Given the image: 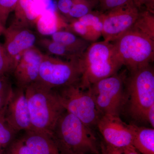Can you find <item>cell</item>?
<instances>
[{
	"mask_svg": "<svg viewBox=\"0 0 154 154\" xmlns=\"http://www.w3.org/2000/svg\"><path fill=\"white\" fill-rule=\"evenodd\" d=\"M25 91L30 113V129L53 133L58 120L66 110L55 90L36 82Z\"/></svg>",
	"mask_w": 154,
	"mask_h": 154,
	"instance_id": "2",
	"label": "cell"
},
{
	"mask_svg": "<svg viewBox=\"0 0 154 154\" xmlns=\"http://www.w3.org/2000/svg\"><path fill=\"white\" fill-rule=\"evenodd\" d=\"M103 13L92 12L78 19L84 24L90 26L102 36L103 29Z\"/></svg>",
	"mask_w": 154,
	"mask_h": 154,
	"instance_id": "24",
	"label": "cell"
},
{
	"mask_svg": "<svg viewBox=\"0 0 154 154\" xmlns=\"http://www.w3.org/2000/svg\"></svg>",
	"mask_w": 154,
	"mask_h": 154,
	"instance_id": "34",
	"label": "cell"
},
{
	"mask_svg": "<svg viewBox=\"0 0 154 154\" xmlns=\"http://www.w3.org/2000/svg\"><path fill=\"white\" fill-rule=\"evenodd\" d=\"M99 1L98 0H75L67 19H78L93 11Z\"/></svg>",
	"mask_w": 154,
	"mask_h": 154,
	"instance_id": "22",
	"label": "cell"
},
{
	"mask_svg": "<svg viewBox=\"0 0 154 154\" xmlns=\"http://www.w3.org/2000/svg\"><path fill=\"white\" fill-rule=\"evenodd\" d=\"M145 122L150 125L152 128H154V104L149 108L146 112Z\"/></svg>",
	"mask_w": 154,
	"mask_h": 154,
	"instance_id": "30",
	"label": "cell"
},
{
	"mask_svg": "<svg viewBox=\"0 0 154 154\" xmlns=\"http://www.w3.org/2000/svg\"><path fill=\"white\" fill-rule=\"evenodd\" d=\"M3 35L5 36L3 46L15 67L18 61L17 57L25 51L35 46L38 40L32 29L13 22L6 28Z\"/></svg>",
	"mask_w": 154,
	"mask_h": 154,
	"instance_id": "11",
	"label": "cell"
},
{
	"mask_svg": "<svg viewBox=\"0 0 154 154\" xmlns=\"http://www.w3.org/2000/svg\"><path fill=\"white\" fill-rule=\"evenodd\" d=\"M19 0H0V21L6 27L7 20L11 12L16 8Z\"/></svg>",
	"mask_w": 154,
	"mask_h": 154,
	"instance_id": "26",
	"label": "cell"
},
{
	"mask_svg": "<svg viewBox=\"0 0 154 154\" xmlns=\"http://www.w3.org/2000/svg\"><path fill=\"white\" fill-rule=\"evenodd\" d=\"M93 130L65 110L53 134L66 154H99V143Z\"/></svg>",
	"mask_w": 154,
	"mask_h": 154,
	"instance_id": "3",
	"label": "cell"
},
{
	"mask_svg": "<svg viewBox=\"0 0 154 154\" xmlns=\"http://www.w3.org/2000/svg\"><path fill=\"white\" fill-rule=\"evenodd\" d=\"M80 86L88 88L99 80L115 74L123 66L113 43L105 41L90 45L79 59Z\"/></svg>",
	"mask_w": 154,
	"mask_h": 154,
	"instance_id": "1",
	"label": "cell"
},
{
	"mask_svg": "<svg viewBox=\"0 0 154 154\" xmlns=\"http://www.w3.org/2000/svg\"><path fill=\"white\" fill-rule=\"evenodd\" d=\"M32 1L34 2H35V1H37V0H32Z\"/></svg>",
	"mask_w": 154,
	"mask_h": 154,
	"instance_id": "33",
	"label": "cell"
},
{
	"mask_svg": "<svg viewBox=\"0 0 154 154\" xmlns=\"http://www.w3.org/2000/svg\"><path fill=\"white\" fill-rule=\"evenodd\" d=\"M134 1L139 7L143 4L145 5L148 11L152 13L154 0H134Z\"/></svg>",
	"mask_w": 154,
	"mask_h": 154,
	"instance_id": "31",
	"label": "cell"
},
{
	"mask_svg": "<svg viewBox=\"0 0 154 154\" xmlns=\"http://www.w3.org/2000/svg\"><path fill=\"white\" fill-rule=\"evenodd\" d=\"M51 37L54 41L63 45L80 56L82 55L91 43L66 29L59 30Z\"/></svg>",
	"mask_w": 154,
	"mask_h": 154,
	"instance_id": "18",
	"label": "cell"
},
{
	"mask_svg": "<svg viewBox=\"0 0 154 154\" xmlns=\"http://www.w3.org/2000/svg\"><path fill=\"white\" fill-rule=\"evenodd\" d=\"M36 44L44 50L48 55L55 56L67 60L78 59L82 56L51 38L45 37L38 38Z\"/></svg>",
	"mask_w": 154,
	"mask_h": 154,
	"instance_id": "19",
	"label": "cell"
},
{
	"mask_svg": "<svg viewBox=\"0 0 154 154\" xmlns=\"http://www.w3.org/2000/svg\"><path fill=\"white\" fill-rule=\"evenodd\" d=\"M130 0H99L103 13L124 5Z\"/></svg>",
	"mask_w": 154,
	"mask_h": 154,
	"instance_id": "28",
	"label": "cell"
},
{
	"mask_svg": "<svg viewBox=\"0 0 154 154\" xmlns=\"http://www.w3.org/2000/svg\"><path fill=\"white\" fill-rule=\"evenodd\" d=\"M112 43L129 72L150 64L154 60V40L136 30L130 29Z\"/></svg>",
	"mask_w": 154,
	"mask_h": 154,
	"instance_id": "5",
	"label": "cell"
},
{
	"mask_svg": "<svg viewBox=\"0 0 154 154\" xmlns=\"http://www.w3.org/2000/svg\"><path fill=\"white\" fill-rule=\"evenodd\" d=\"M96 127L104 141L102 146L103 154L132 146L133 131L131 124H126L119 116H102Z\"/></svg>",
	"mask_w": 154,
	"mask_h": 154,
	"instance_id": "9",
	"label": "cell"
},
{
	"mask_svg": "<svg viewBox=\"0 0 154 154\" xmlns=\"http://www.w3.org/2000/svg\"><path fill=\"white\" fill-rule=\"evenodd\" d=\"M65 29L91 43L96 42L102 36L91 27L84 24L78 19L69 21Z\"/></svg>",
	"mask_w": 154,
	"mask_h": 154,
	"instance_id": "20",
	"label": "cell"
},
{
	"mask_svg": "<svg viewBox=\"0 0 154 154\" xmlns=\"http://www.w3.org/2000/svg\"><path fill=\"white\" fill-rule=\"evenodd\" d=\"M44 54L36 46L21 55L13 74L17 88L25 90L38 79L40 64Z\"/></svg>",
	"mask_w": 154,
	"mask_h": 154,
	"instance_id": "12",
	"label": "cell"
},
{
	"mask_svg": "<svg viewBox=\"0 0 154 154\" xmlns=\"http://www.w3.org/2000/svg\"><path fill=\"white\" fill-rule=\"evenodd\" d=\"M17 133L6 122L4 116H0V149L7 148L15 140Z\"/></svg>",
	"mask_w": 154,
	"mask_h": 154,
	"instance_id": "23",
	"label": "cell"
},
{
	"mask_svg": "<svg viewBox=\"0 0 154 154\" xmlns=\"http://www.w3.org/2000/svg\"><path fill=\"white\" fill-rule=\"evenodd\" d=\"M64 109L93 129L102 115L96 107L90 88H83L79 82L54 89Z\"/></svg>",
	"mask_w": 154,
	"mask_h": 154,
	"instance_id": "7",
	"label": "cell"
},
{
	"mask_svg": "<svg viewBox=\"0 0 154 154\" xmlns=\"http://www.w3.org/2000/svg\"><path fill=\"white\" fill-rule=\"evenodd\" d=\"M6 28V27H5V26L2 25L1 21H0V35H2V34H4Z\"/></svg>",
	"mask_w": 154,
	"mask_h": 154,
	"instance_id": "32",
	"label": "cell"
},
{
	"mask_svg": "<svg viewBox=\"0 0 154 154\" xmlns=\"http://www.w3.org/2000/svg\"><path fill=\"white\" fill-rule=\"evenodd\" d=\"M154 104V72L149 64L127 75L123 112L134 121L145 122L146 112Z\"/></svg>",
	"mask_w": 154,
	"mask_h": 154,
	"instance_id": "4",
	"label": "cell"
},
{
	"mask_svg": "<svg viewBox=\"0 0 154 154\" xmlns=\"http://www.w3.org/2000/svg\"><path fill=\"white\" fill-rule=\"evenodd\" d=\"M66 19L61 17L56 9L45 10L39 15L36 27L42 36H51L59 30L65 29L67 25Z\"/></svg>",
	"mask_w": 154,
	"mask_h": 154,
	"instance_id": "15",
	"label": "cell"
},
{
	"mask_svg": "<svg viewBox=\"0 0 154 154\" xmlns=\"http://www.w3.org/2000/svg\"><path fill=\"white\" fill-rule=\"evenodd\" d=\"M3 116L17 133L30 129V113L25 90L18 88L13 89Z\"/></svg>",
	"mask_w": 154,
	"mask_h": 154,
	"instance_id": "13",
	"label": "cell"
},
{
	"mask_svg": "<svg viewBox=\"0 0 154 154\" xmlns=\"http://www.w3.org/2000/svg\"><path fill=\"white\" fill-rule=\"evenodd\" d=\"M75 0H57L56 3V9L60 13L67 18L69 13L72 9Z\"/></svg>",
	"mask_w": 154,
	"mask_h": 154,
	"instance_id": "29",
	"label": "cell"
},
{
	"mask_svg": "<svg viewBox=\"0 0 154 154\" xmlns=\"http://www.w3.org/2000/svg\"><path fill=\"white\" fill-rule=\"evenodd\" d=\"M7 148L6 154H31L22 138L15 140Z\"/></svg>",
	"mask_w": 154,
	"mask_h": 154,
	"instance_id": "27",
	"label": "cell"
},
{
	"mask_svg": "<svg viewBox=\"0 0 154 154\" xmlns=\"http://www.w3.org/2000/svg\"><path fill=\"white\" fill-rule=\"evenodd\" d=\"M15 67L8 57L3 45L0 43V76L8 77L13 73Z\"/></svg>",
	"mask_w": 154,
	"mask_h": 154,
	"instance_id": "25",
	"label": "cell"
},
{
	"mask_svg": "<svg viewBox=\"0 0 154 154\" xmlns=\"http://www.w3.org/2000/svg\"><path fill=\"white\" fill-rule=\"evenodd\" d=\"M139 8L134 0H130L124 5L103 13L104 41L113 42L129 30L139 17Z\"/></svg>",
	"mask_w": 154,
	"mask_h": 154,
	"instance_id": "10",
	"label": "cell"
},
{
	"mask_svg": "<svg viewBox=\"0 0 154 154\" xmlns=\"http://www.w3.org/2000/svg\"><path fill=\"white\" fill-rule=\"evenodd\" d=\"M14 11L13 22L31 29L36 26L40 14L32 0H19Z\"/></svg>",
	"mask_w": 154,
	"mask_h": 154,
	"instance_id": "16",
	"label": "cell"
},
{
	"mask_svg": "<svg viewBox=\"0 0 154 154\" xmlns=\"http://www.w3.org/2000/svg\"><path fill=\"white\" fill-rule=\"evenodd\" d=\"M22 137L31 154H66L53 133L29 129Z\"/></svg>",
	"mask_w": 154,
	"mask_h": 154,
	"instance_id": "14",
	"label": "cell"
},
{
	"mask_svg": "<svg viewBox=\"0 0 154 154\" xmlns=\"http://www.w3.org/2000/svg\"><path fill=\"white\" fill-rule=\"evenodd\" d=\"M131 29L143 33L154 40V17L152 13L148 11L140 12Z\"/></svg>",
	"mask_w": 154,
	"mask_h": 154,
	"instance_id": "21",
	"label": "cell"
},
{
	"mask_svg": "<svg viewBox=\"0 0 154 154\" xmlns=\"http://www.w3.org/2000/svg\"><path fill=\"white\" fill-rule=\"evenodd\" d=\"M79 59L67 60L44 54L36 82L51 89L79 82L81 76Z\"/></svg>",
	"mask_w": 154,
	"mask_h": 154,
	"instance_id": "8",
	"label": "cell"
},
{
	"mask_svg": "<svg viewBox=\"0 0 154 154\" xmlns=\"http://www.w3.org/2000/svg\"><path fill=\"white\" fill-rule=\"evenodd\" d=\"M132 146L141 154H154V129L131 124Z\"/></svg>",
	"mask_w": 154,
	"mask_h": 154,
	"instance_id": "17",
	"label": "cell"
},
{
	"mask_svg": "<svg viewBox=\"0 0 154 154\" xmlns=\"http://www.w3.org/2000/svg\"><path fill=\"white\" fill-rule=\"evenodd\" d=\"M127 70L97 81L90 87L91 94L102 116H119L123 112Z\"/></svg>",
	"mask_w": 154,
	"mask_h": 154,
	"instance_id": "6",
	"label": "cell"
}]
</instances>
